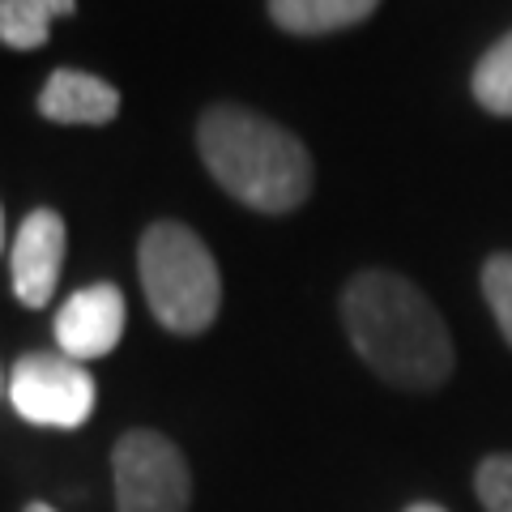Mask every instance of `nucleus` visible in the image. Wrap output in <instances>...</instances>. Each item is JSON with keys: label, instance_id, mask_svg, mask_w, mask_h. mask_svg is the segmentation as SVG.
<instances>
[{"label": "nucleus", "instance_id": "obj_6", "mask_svg": "<svg viewBox=\"0 0 512 512\" xmlns=\"http://www.w3.org/2000/svg\"><path fill=\"white\" fill-rule=\"evenodd\" d=\"M124 325H128V308H124L120 286L94 282L69 295V303L56 312V346L73 363L103 359L120 346Z\"/></svg>", "mask_w": 512, "mask_h": 512}, {"label": "nucleus", "instance_id": "obj_15", "mask_svg": "<svg viewBox=\"0 0 512 512\" xmlns=\"http://www.w3.org/2000/svg\"><path fill=\"white\" fill-rule=\"evenodd\" d=\"M26 512H56V508H52V504H30Z\"/></svg>", "mask_w": 512, "mask_h": 512}, {"label": "nucleus", "instance_id": "obj_13", "mask_svg": "<svg viewBox=\"0 0 512 512\" xmlns=\"http://www.w3.org/2000/svg\"><path fill=\"white\" fill-rule=\"evenodd\" d=\"M474 491L487 512H512V453H491L474 474Z\"/></svg>", "mask_w": 512, "mask_h": 512}, {"label": "nucleus", "instance_id": "obj_14", "mask_svg": "<svg viewBox=\"0 0 512 512\" xmlns=\"http://www.w3.org/2000/svg\"><path fill=\"white\" fill-rule=\"evenodd\" d=\"M406 512H448V508H440V504H410Z\"/></svg>", "mask_w": 512, "mask_h": 512}, {"label": "nucleus", "instance_id": "obj_16", "mask_svg": "<svg viewBox=\"0 0 512 512\" xmlns=\"http://www.w3.org/2000/svg\"><path fill=\"white\" fill-rule=\"evenodd\" d=\"M0 248H5V214H0Z\"/></svg>", "mask_w": 512, "mask_h": 512}, {"label": "nucleus", "instance_id": "obj_8", "mask_svg": "<svg viewBox=\"0 0 512 512\" xmlns=\"http://www.w3.org/2000/svg\"><path fill=\"white\" fill-rule=\"evenodd\" d=\"M120 111V90L82 69H56L39 90V116L52 124H111Z\"/></svg>", "mask_w": 512, "mask_h": 512}, {"label": "nucleus", "instance_id": "obj_17", "mask_svg": "<svg viewBox=\"0 0 512 512\" xmlns=\"http://www.w3.org/2000/svg\"><path fill=\"white\" fill-rule=\"evenodd\" d=\"M0 393H5V372H0Z\"/></svg>", "mask_w": 512, "mask_h": 512}, {"label": "nucleus", "instance_id": "obj_4", "mask_svg": "<svg viewBox=\"0 0 512 512\" xmlns=\"http://www.w3.org/2000/svg\"><path fill=\"white\" fill-rule=\"evenodd\" d=\"M116 478V512H188L192 474L184 453L163 431H124L111 453Z\"/></svg>", "mask_w": 512, "mask_h": 512}, {"label": "nucleus", "instance_id": "obj_2", "mask_svg": "<svg viewBox=\"0 0 512 512\" xmlns=\"http://www.w3.org/2000/svg\"><path fill=\"white\" fill-rule=\"evenodd\" d=\"M197 150L218 188L256 214H291L312 192L308 146L261 111L239 103L205 107Z\"/></svg>", "mask_w": 512, "mask_h": 512}, {"label": "nucleus", "instance_id": "obj_1", "mask_svg": "<svg viewBox=\"0 0 512 512\" xmlns=\"http://www.w3.org/2000/svg\"><path fill=\"white\" fill-rule=\"evenodd\" d=\"M342 325L355 355L397 389H440L453 376V338L431 299L402 274L363 269L342 291Z\"/></svg>", "mask_w": 512, "mask_h": 512}, {"label": "nucleus", "instance_id": "obj_12", "mask_svg": "<svg viewBox=\"0 0 512 512\" xmlns=\"http://www.w3.org/2000/svg\"><path fill=\"white\" fill-rule=\"evenodd\" d=\"M483 299L504 333V342L512 346V252H495L483 265Z\"/></svg>", "mask_w": 512, "mask_h": 512}, {"label": "nucleus", "instance_id": "obj_3", "mask_svg": "<svg viewBox=\"0 0 512 512\" xmlns=\"http://www.w3.org/2000/svg\"><path fill=\"white\" fill-rule=\"evenodd\" d=\"M141 291L154 320L180 338H197L214 325L222 308L218 261L205 239L184 222H154L137 248Z\"/></svg>", "mask_w": 512, "mask_h": 512}, {"label": "nucleus", "instance_id": "obj_9", "mask_svg": "<svg viewBox=\"0 0 512 512\" xmlns=\"http://www.w3.org/2000/svg\"><path fill=\"white\" fill-rule=\"evenodd\" d=\"M380 0H269V18L286 35H333L376 13Z\"/></svg>", "mask_w": 512, "mask_h": 512}, {"label": "nucleus", "instance_id": "obj_5", "mask_svg": "<svg viewBox=\"0 0 512 512\" xmlns=\"http://www.w3.org/2000/svg\"><path fill=\"white\" fill-rule=\"evenodd\" d=\"M9 402L26 423L73 431L94 414L99 389L82 363L64 355H22L9 372Z\"/></svg>", "mask_w": 512, "mask_h": 512}, {"label": "nucleus", "instance_id": "obj_7", "mask_svg": "<svg viewBox=\"0 0 512 512\" xmlns=\"http://www.w3.org/2000/svg\"><path fill=\"white\" fill-rule=\"evenodd\" d=\"M13 295L26 308H43L56 295L64 269V218L56 210H35L22 218V231L13 239Z\"/></svg>", "mask_w": 512, "mask_h": 512}, {"label": "nucleus", "instance_id": "obj_11", "mask_svg": "<svg viewBox=\"0 0 512 512\" xmlns=\"http://www.w3.org/2000/svg\"><path fill=\"white\" fill-rule=\"evenodd\" d=\"M470 90H474V99L483 111L512 120V30L500 43H491L483 52V60L474 64Z\"/></svg>", "mask_w": 512, "mask_h": 512}, {"label": "nucleus", "instance_id": "obj_10", "mask_svg": "<svg viewBox=\"0 0 512 512\" xmlns=\"http://www.w3.org/2000/svg\"><path fill=\"white\" fill-rule=\"evenodd\" d=\"M77 0H0V43L13 52L47 43V30L56 18H69Z\"/></svg>", "mask_w": 512, "mask_h": 512}]
</instances>
